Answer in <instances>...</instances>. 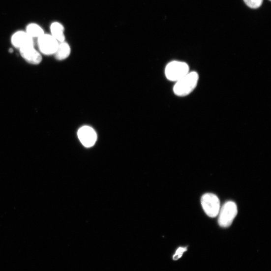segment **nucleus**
Here are the masks:
<instances>
[{
  "mask_svg": "<svg viewBox=\"0 0 271 271\" xmlns=\"http://www.w3.org/2000/svg\"><path fill=\"white\" fill-rule=\"evenodd\" d=\"M199 79L198 73L195 71L189 72L186 75L177 82L174 90L180 96H184L192 92L198 85Z\"/></svg>",
  "mask_w": 271,
  "mask_h": 271,
  "instance_id": "f257e3e1",
  "label": "nucleus"
},
{
  "mask_svg": "<svg viewBox=\"0 0 271 271\" xmlns=\"http://www.w3.org/2000/svg\"><path fill=\"white\" fill-rule=\"evenodd\" d=\"M189 72L188 64L184 62L174 61L166 66L165 73L168 80L178 82Z\"/></svg>",
  "mask_w": 271,
  "mask_h": 271,
  "instance_id": "f03ea898",
  "label": "nucleus"
},
{
  "mask_svg": "<svg viewBox=\"0 0 271 271\" xmlns=\"http://www.w3.org/2000/svg\"><path fill=\"white\" fill-rule=\"evenodd\" d=\"M238 213L236 204L230 201L226 203L219 211L218 224L221 227H230Z\"/></svg>",
  "mask_w": 271,
  "mask_h": 271,
  "instance_id": "7ed1b4c3",
  "label": "nucleus"
},
{
  "mask_svg": "<svg viewBox=\"0 0 271 271\" xmlns=\"http://www.w3.org/2000/svg\"><path fill=\"white\" fill-rule=\"evenodd\" d=\"M203 209L206 214L211 217L218 215L220 210V201L217 196L212 193L204 194L201 199Z\"/></svg>",
  "mask_w": 271,
  "mask_h": 271,
  "instance_id": "20e7f679",
  "label": "nucleus"
},
{
  "mask_svg": "<svg viewBox=\"0 0 271 271\" xmlns=\"http://www.w3.org/2000/svg\"><path fill=\"white\" fill-rule=\"evenodd\" d=\"M37 44L41 54L51 56L56 53L59 42L52 35L44 33L38 38Z\"/></svg>",
  "mask_w": 271,
  "mask_h": 271,
  "instance_id": "39448f33",
  "label": "nucleus"
},
{
  "mask_svg": "<svg viewBox=\"0 0 271 271\" xmlns=\"http://www.w3.org/2000/svg\"><path fill=\"white\" fill-rule=\"evenodd\" d=\"M78 135L81 142L86 147H92L96 141V133L90 127H82L79 129Z\"/></svg>",
  "mask_w": 271,
  "mask_h": 271,
  "instance_id": "423d86ee",
  "label": "nucleus"
},
{
  "mask_svg": "<svg viewBox=\"0 0 271 271\" xmlns=\"http://www.w3.org/2000/svg\"><path fill=\"white\" fill-rule=\"evenodd\" d=\"M11 43L19 49L29 46H34L33 38L26 32L19 31L15 32L11 37Z\"/></svg>",
  "mask_w": 271,
  "mask_h": 271,
  "instance_id": "0eeeda50",
  "label": "nucleus"
},
{
  "mask_svg": "<svg viewBox=\"0 0 271 271\" xmlns=\"http://www.w3.org/2000/svg\"><path fill=\"white\" fill-rule=\"evenodd\" d=\"M22 58L29 63L37 65L41 63L42 58L41 54L34 46H29L19 49Z\"/></svg>",
  "mask_w": 271,
  "mask_h": 271,
  "instance_id": "6e6552de",
  "label": "nucleus"
},
{
  "mask_svg": "<svg viewBox=\"0 0 271 271\" xmlns=\"http://www.w3.org/2000/svg\"><path fill=\"white\" fill-rule=\"evenodd\" d=\"M51 35L59 42H62L65 41L64 29L61 24L58 22L52 23L51 26Z\"/></svg>",
  "mask_w": 271,
  "mask_h": 271,
  "instance_id": "1a4fd4ad",
  "label": "nucleus"
},
{
  "mask_svg": "<svg viewBox=\"0 0 271 271\" xmlns=\"http://www.w3.org/2000/svg\"><path fill=\"white\" fill-rule=\"evenodd\" d=\"M71 49L68 43L65 41L59 42L57 50L55 54V58L59 60H62L67 59L70 55Z\"/></svg>",
  "mask_w": 271,
  "mask_h": 271,
  "instance_id": "9d476101",
  "label": "nucleus"
},
{
  "mask_svg": "<svg viewBox=\"0 0 271 271\" xmlns=\"http://www.w3.org/2000/svg\"><path fill=\"white\" fill-rule=\"evenodd\" d=\"M26 32L32 38H39L44 34L43 30L39 25L31 23L27 28Z\"/></svg>",
  "mask_w": 271,
  "mask_h": 271,
  "instance_id": "9b49d317",
  "label": "nucleus"
},
{
  "mask_svg": "<svg viewBox=\"0 0 271 271\" xmlns=\"http://www.w3.org/2000/svg\"><path fill=\"white\" fill-rule=\"evenodd\" d=\"M188 250L187 246L185 247H180L176 251L175 254L172 256V260L174 261H177L181 259L183 254Z\"/></svg>",
  "mask_w": 271,
  "mask_h": 271,
  "instance_id": "f8f14e48",
  "label": "nucleus"
},
{
  "mask_svg": "<svg viewBox=\"0 0 271 271\" xmlns=\"http://www.w3.org/2000/svg\"><path fill=\"white\" fill-rule=\"evenodd\" d=\"M263 0H243V1L248 7L253 9L260 7L262 4Z\"/></svg>",
  "mask_w": 271,
  "mask_h": 271,
  "instance_id": "ddd939ff",
  "label": "nucleus"
},
{
  "mask_svg": "<svg viewBox=\"0 0 271 271\" xmlns=\"http://www.w3.org/2000/svg\"><path fill=\"white\" fill-rule=\"evenodd\" d=\"M269 1H271V0H269Z\"/></svg>",
  "mask_w": 271,
  "mask_h": 271,
  "instance_id": "4468645a",
  "label": "nucleus"
}]
</instances>
